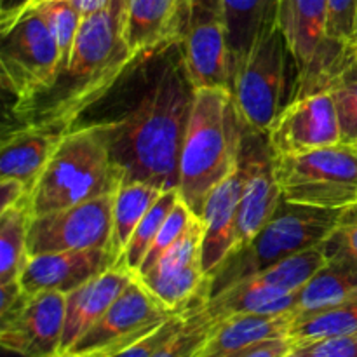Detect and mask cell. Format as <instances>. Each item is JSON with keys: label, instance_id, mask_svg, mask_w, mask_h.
<instances>
[{"label": "cell", "instance_id": "6da1fadb", "mask_svg": "<svg viewBox=\"0 0 357 357\" xmlns=\"http://www.w3.org/2000/svg\"><path fill=\"white\" fill-rule=\"evenodd\" d=\"M192 98L181 58L169 59L138 105L114 121L112 157L126 180L178 188Z\"/></svg>", "mask_w": 357, "mask_h": 357}, {"label": "cell", "instance_id": "7a4b0ae2", "mask_svg": "<svg viewBox=\"0 0 357 357\" xmlns=\"http://www.w3.org/2000/svg\"><path fill=\"white\" fill-rule=\"evenodd\" d=\"M124 17L126 0H108L103 9L82 17L70 63L58 82L17 112L28 117L24 124L68 132L73 122L138 61L126 42Z\"/></svg>", "mask_w": 357, "mask_h": 357}, {"label": "cell", "instance_id": "3957f363", "mask_svg": "<svg viewBox=\"0 0 357 357\" xmlns=\"http://www.w3.org/2000/svg\"><path fill=\"white\" fill-rule=\"evenodd\" d=\"M244 124L225 87L194 89L180 160V197L201 218L211 192L241 166Z\"/></svg>", "mask_w": 357, "mask_h": 357}, {"label": "cell", "instance_id": "277c9868", "mask_svg": "<svg viewBox=\"0 0 357 357\" xmlns=\"http://www.w3.org/2000/svg\"><path fill=\"white\" fill-rule=\"evenodd\" d=\"M114 121L70 129L30 192L31 216L117 190L124 173L112 157Z\"/></svg>", "mask_w": 357, "mask_h": 357}, {"label": "cell", "instance_id": "5b68a950", "mask_svg": "<svg viewBox=\"0 0 357 357\" xmlns=\"http://www.w3.org/2000/svg\"><path fill=\"white\" fill-rule=\"evenodd\" d=\"M344 211L345 209L330 211L282 201L260 232L246 246L230 253L209 275V298L293 255L323 244L331 236Z\"/></svg>", "mask_w": 357, "mask_h": 357}, {"label": "cell", "instance_id": "8992f818", "mask_svg": "<svg viewBox=\"0 0 357 357\" xmlns=\"http://www.w3.org/2000/svg\"><path fill=\"white\" fill-rule=\"evenodd\" d=\"M61 75L59 49L44 17L23 7L13 9L2 21L0 77L16 98L21 112L54 87Z\"/></svg>", "mask_w": 357, "mask_h": 357}, {"label": "cell", "instance_id": "52a82bcc", "mask_svg": "<svg viewBox=\"0 0 357 357\" xmlns=\"http://www.w3.org/2000/svg\"><path fill=\"white\" fill-rule=\"evenodd\" d=\"M274 159L284 201L330 211L357 204V143L340 142Z\"/></svg>", "mask_w": 357, "mask_h": 357}, {"label": "cell", "instance_id": "ba28073f", "mask_svg": "<svg viewBox=\"0 0 357 357\" xmlns=\"http://www.w3.org/2000/svg\"><path fill=\"white\" fill-rule=\"evenodd\" d=\"M279 28L296 72L291 100L326 91L354 51L328 35V0H281Z\"/></svg>", "mask_w": 357, "mask_h": 357}, {"label": "cell", "instance_id": "9c48e42d", "mask_svg": "<svg viewBox=\"0 0 357 357\" xmlns=\"http://www.w3.org/2000/svg\"><path fill=\"white\" fill-rule=\"evenodd\" d=\"M288 58H291L288 44L278 24L261 35L234 77V100L244 128L250 131L267 135L284 107Z\"/></svg>", "mask_w": 357, "mask_h": 357}, {"label": "cell", "instance_id": "30bf717a", "mask_svg": "<svg viewBox=\"0 0 357 357\" xmlns=\"http://www.w3.org/2000/svg\"><path fill=\"white\" fill-rule=\"evenodd\" d=\"M117 190L31 218L28 255L73 250H110Z\"/></svg>", "mask_w": 357, "mask_h": 357}, {"label": "cell", "instance_id": "8fae6325", "mask_svg": "<svg viewBox=\"0 0 357 357\" xmlns=\"http://www.w3.org/2000/svg\"><path fill=\"white\" fill-rule=\"evenodd\" d=\"M65 317V293H26L0 317V344L21 357H54L61 349Z\"/></svg>", "mask_w": 357, "mask_h": 357}, {"label": "cell", "instance_id": "7c38bea8", "mask_svg": "<svg viewBox=\"0 0 357 357\" xmlns=\"http://www.w3.org/2000/svg\"><path fill=\"white\" fill-rule=\"evenodd\" d=\"M174 314L180 312H171L166 309L145 288L138 275H135L131 284L117 296L110 309L70 349V352L87 354L100 351H121L138 338L145 337L149 331Z\"/></svg>", "mask_w": 357, "mask_h": 357}, {"label": "cell", "instance_id": "4fadbf2b", "mask_svg": "<svg viewBox=\"0 0 357 357\" xmlns=\"http://www.w3.org/2000/svg\"><path fill=\"white\" fill-rule=\"evenodd\" d=\"M241 167L244 171V187L236 250L246 246L284 201L275 174L274 152L265 132H255L244 128Z\"/></svg>", "mask_w": 357, "mask_h": 357}, {"label": "cell", "instance_id": "5bb4252c", "mask_svg": "<svg viewBox=\"0 0 357 357\" xmlns=\"http://www.w3.org/2000/svg\"><path fill=\"white\" fill-rule=\"evenodd\" d=\"M275 157L296 155L342 142L335 101L328 91L289 100L267 131Z\"/></svg>", "mask_w": 357, "mask_h": 357}, {"label": "cell", "instance_id": "9a60e30c", "mask_svg": "<svg viewBox=\"0 0 357 357\" xmlns=\"http://www.w3.org/2000/svg\"><path fill=\"white\" fill-rule=\"evenodd\" d=\"M110 250H73L44 253L28 258L21 274V286L28 295L38 291H59L68 295L96 275L115 267Z\"/></svg>", "mask_w": 357, "mask_h": 357}, {"label": "cell", "instance_id": "2e32d148", "mask_svg": "<svg viewBox=\"0 0 357 357\" xmlns=\"http://www.w3.org/2000/svg\"><path fill=\"white\" fill-rule=\"evenodd\" d=\"M181 45V63L192 89L232 91V63L222 17L202 16L188 21Z\"/></svg>", "mask_w": 357, "mask_h": 357}, {"label": "cell", "instance_id": "e0dca14e", "mask_svg": "<svg viewBox=\"0 0 357 357\" xmlns=\"http://www.w3.org/2000/svg\"><path fill=\"white\" fill-rule=\"evenodd\" d=\"M187 24V0H126V42L138 59L181 44Z\"/></svg>", "mask_w": 357, "mask_h": 357}, {"label": "cell", "instance_id": "ac0fdd59", "mask_svg": "<svg viewBox=\"0 0 357 357\" xmlns=\"http://www.w3.org/2000/svg\"><path fill=\"white\" fill-rule=\"evenodd\" d=\"M243 187L244 171L239 166V169L222 181L206 201L201 220L204 222L202 268L208 278L237 246V223Z\"/></svg>", "mask_w": 357, "mask_h": 357}, {"label": "cell", "instance_id": "d6986e66", "mask_svg": "<svg viewBox=\"0 0 357 357\" xmlns=\"http://www.w3.org/2000/svg\"><path fill=\"white\" fill-rule=\"evenodd\" d=\"M135 275L128 268L112 267L66 295L65 330L59 352H68L100 321Z\"/></svg>", "mask_w": 357, "mask_h": 357}, {"label": "cell", "instance_id": "ffe728a7", "mask_svg": "<svg viewBox=\"0 0 357 357\" xmlns=\"http://www.w3.org/2000/svg\"><path fill=\"white\" fill-rule=\"evenodd\" d=\"M66 132L23 124L3 136L0 149V176L23 181L30 192L51 160Z\"/></svg>", "mask_w": 357, "mask_h": 357}, {"label": "cell", "instance_id": "44dd1931", "mask_svg": "<svg viewBox=\"0 0 357 357\" xmlns=\"http://www.w3.org/2000/svg\"><path fill=\"white\" fill-rule=\"evenodd\" d=\"M281 0H222V21L234 77L261 35L279 24Z\"/></svg>", "mask_w": 357, "mask_h": 357}, {"label": "cell", "instance_id": "7402d4cb", "mask_svg": "<svg viewBox=\"0 0 357 357\" xmlns=\"http://www.w3.org/2000/svg\"><path fill=\"white\" fill-rule=\"evenodd\" d=\"M296 300H298V291H282L250 278L211 296L202 305V309L213 321L220 323L229 317L244 316V314H264V316L295 314Z\"/></svg>", "mask_w": 357, "mask_h": 357}, {"label": "cell", "instance_id": "603a6c76", "mask_svg": "<svg viewBox=\"0 0 357 357\" xmlns=\"http://www.w3.org/2000/svg\"><path fill=\"white\" fill-rule=\"evenodd\" d=\"M295 314H244L216 324L201 357H227L255 344L289 337Z\"/></svg>", "mask_w": 357, "mask_h": 357}, {"label": "cell", "instance_id": "cb8c5ba5", "mask_svg": "<svg viewBox=\"0 0 357 357\" xmlns=\"http://www.w3.org/2000/svg\"><path fill=\"white\" fill-rule=\"evenodd\" d=\"M357 295V261L349 257L328 258L326 265L298 291L295 316L319 312Z\"/></svg>", "mask_w": 357, "mask_h": 357}, {"label": "cell", "instance_id": "d4e9b609", "mask_svg": "<svg viewBox=\"0 0 357 357\" xmlns=\"http://www.w3.org/2000/svg\"><path fill=\"white\" fill-rule=\"evenodd\" d=\"M162 188L136 180H122L115 194L114 230H112L110 251L115 257V267L124 255L126 246L131 241L136 227L150 211L157 199L162 195Z\"/></svg>", "mask_w": 357, "mask_h": 357}, {"label": "cell", "instance_id": "484cf974", "mask_svg": "<svg viewBox=\"0 0 357 357\" xmlns=\"http://www.w3.org/2000/svg\"><path fill=\"white\" fill-rule=\"evenodd\" d=\"M30 202L0 213V284L17 282L28 264V232L31 223Z\"/></svg>", "mask_w": 357, "mask_h": 357}, {"label": "cell", "instance_id": "4316f807", "mask_svg": "<svg viewBox=\"0 0 357 357\" xmlns=\"http://www.w3.org/2000/svg\"><path fill=\"white\" fill-rule=\"evenodd\" d=\"M347 335H357V295L331 309L295 316L289 331V338L295 345Z\"/></svg>", "mask_w": 357, "mask_h": 357}, {"label": "cell", "instance_id": "83f0119b", "mask_svg": "<svg viewBox=\"0 0 357 357\" xmlns=\"http://www.w3.org/2000/svg\"><path fill=\"white\" fill-rule=\"evenodd\" d=\"M326 261L328 255L323 244H319V246L310 248L302 253L293 255V257L286 258V260L279 261V264L272 265V267L265 268V271L258 272L251 278L264 282V284L282 289V291L295 293L300 291L326 265Z\"/></svg>", "mask_w": 357, "mask_h": 357}, {"label": "cell", "instance_id": "f1b7e54d", "mask_svg": "<svg viewBox=\"0 0 357 357\" xmlns=\"http://www.w3.org/2000/svg\"><path fill=\"white\" fill-rule=\"evenodd\" d=\"M178 201H180V190L178 188H169V190L162 192V195L157 199L155 204L145 215V218L136 227L135 234H132L131 241L126 246V251L117 267L128 268V271L135 272V274L139 271L146 255H149L150 248H152L153 241H155L157 234H159L160 227L166 222L171 209L176 206Z\"/></svg>", "mask_w": 357, "mask_h": 357}, {"label": "cell", "instance_id": "f546056e", "mask_svg": "<svg viewBox=\"0 0 357 357\" xmlns=\"http://www.w3.org/2000/svg\"><path fill=\"white\" fill-rule=\"evenodd\" d=\"M326 91L335 101L342 142L357 143V49L331 77Z\"/></svg>", "mask_w": 357, "mask_h": 357}, {"label": "cell", "instance_id": "4dcf8cb0", "mask_svg": "<svg viewBox=\"0 0 357 357\" xmlns=\"http://www.w3.org/2000/svg\"><path fill=\"white\" fill-rule=\"evenodd\" d=\"M23 7V6H20ZM26 10H35L44 17L54 37L59 49V61H61V73L65 72L72 56L73 44H75L77 33H79L82 16L75 9L70 0H52V2L38 3L35 7H23ZM61 77V75H59Z\"/></svg>", "mask_w": 357, "mask_h": 357}, {"label": "cell", "instance_id": "1f68e13d", "mask_svg": "<svg viewBox=\"0 0 357 357\" xmlns=\"http://www.w3.org/2000/svg\"><path fill=\"white\" fill-rule=\"evenodd\" d=\"M216 321L201 307L187 312L183 326L155 352L153 357H201L216 328Z\"/></svg>", "mask_w": 357, "mask_h": 357}, {"label": "cell", "instance_id": "d6a6232c", "mask_svg": "<svg viewBox=\"0 0 357 357\" xmlns=\"http://www.w3.org/2000/svg\"><path fill=\"white\" fill-rule=\"evenodd\" d=\"M202 241H204V222L195 216L183 236L162 255V258L149 272L142 275L169 274L194 264H202Z\"/></svg>", "mask_w": 357, "mask_h": 357}, {"label": "cell", "instance_id": "836d02e7", "mask_svg": "<svg viewBox=\"0 0 357 357\" xmlns=\"http://www.w3.org/2000/svg\"><path fill=\"white\" fill-rule=\"evenodd\" d=\"M194 218L195 215L188 209V206L185 204L180 197V201H178L176 206L171 209L169 216H167L166 222H164L162 227H160L159 234H157L155 241H153L145 261H143V265L139 267V271L136 272V274L142 275L145 274V272H149L150 268H152L160 258H162V255L166 253V251L169 250V248L173 246L181 236H183L185 230L188 229V225H190Z\"/></svg>", "mask_w": 357, "mask_h": 357}, {"label": "cell", "instance_id": "e575fe53", "mask_svg": "<svg viewBox=\"0 0 357 357\" xmlns=\"http://www.w3.org/2000/svg\"><path fill=\"white\" fill-rule=\"evenodd\" d=\"M185 319H187V312L174 314L169 319H166L159 326L153 328L152 331H149L145 337L138 338L131 345L124 347L122 351L115 352L110 357H153L155 352L183 326Z\"/></svg>", "mask_w": 357, "mask_h": 357}, {"label": "cell", "instance_id": "d590c367", "mask_svg": "<svg viewBox=\"0 0 357 357\" xmlns=\"http://www.w3.org/2000/svg\"><path fill=\"white\" fill-rule=\"evenodd\" d=\"M357 0H328V35L335 42L354 47ZM356 49V47H354Z\"/></svg>", "mask_w": 357, "mask_h": 357}, {"label": "cell", "instance_id": "8d00e7d4", "mask_svg": "<svg viewBox=\"0 0 357 357\" xmlns=\"http://www.w3.org/2000/svg\"><path fill=\"white\" fill-rule=\"evenodd\" d=\"M323 248L328 258L342 255L357 261V204L342 213L337 227L324 241Z\"/></svg>", "mask_w": 357, "mask_h": 357}, {"label": "cell", "instance_id": "74e56055", "mask_svg": "<svg viewBox=\"0 0 357 357\" xmlns=\"http://www.w3.org/2000/svg\"><path fill=\"white\" fill-rule=\"evenodd\" d=\"M298 347L305 349L310 357H357V335L326 338Z\"/></svg>", "mask_w": 357, "mask_h": 357}, {"label": "cell", "instance_id": "f35d334b", "mask_svg": "<svg viewBox=\"0 0 357 357\" xmlns=\"http://www.w3.org/2000/svg\"><path fill=\"white\" fill-rule=\"evenodd\" d=\"M293 349H295V344L291 342V338L286 337L260 342V344H255L251 347L237 351L227 357H282L284 354H288L289 351H293Z\"/></svg>", "mask_w": 357, "mask_h": 357}, {"label": "cell", "instance_id": "ab89813d", "mask_svg": "<svg viewBox=\"0 0 357 357\" xmlns=\"http://www.w3.org/2000/svg\"><path fill=\"white\" fill-rule=\"evenodd\" d=\"M30 197V188L16 178L0 176V213L21 204Z\"/></svg>", "mask_w": 357, "mask_h": 357}, {"label": "cell", "instance_id": "60d3db41", "mask_svg": "<svg viewBox=\"0 0 357 357\" xmlns=\"http://www.w3.org/2000/svg\"><path fill=\"white\" fill-rule=\"evenodd\" d=\"M187 3L188 21L202 16L222 17V0H187Z\"/></svg>", "mask_w": 357, "mask_h": 357}, {"label": "cell", "instance_id": "b9f144b4", "mask_svg": "<svg viewBox=\"0 0 357 357\" xmlns=\"http://www.w3.org/2000/svg\"><path fill=\"white\" fill-rule=\"evenodd\" d=\"M70 2L75 6V9L79 10L80 16L87 17L91 16V14L103 9V7L108 3V0H70Z\"/></svg>", "mask_w": 357, "mask_h": 357}, {"label": "cell", "instance_id": "7bdbcfd3", "mask_svg": "<svg viewBox=\"0 0 357 357\" xmlns=\"http://www.w3.org/2000/svg\"><path fill=\"white\" fill-rule=\"evenodd\" d=\"M122 351V349H121ZM119 351H100V352H87V354H80V352H59L54 357H110Z\"/></svg>", "mask_w": 357, "mask_h": 357}, {"label": "cell", "instance_id": "ee69618b", "mask_svg": "<svg viewBox=\"0 0 357 357\" xmlns=\"http://www.w3.org/2000/svg\"><path fill=\"white\" fill-rule=\"evenodd\" d=\"M282 357H310L307 354V351L303 347H298V345H295V349L293 351H289L288 354H284Z\"/></svg>", "mask_w": 357, "mask_h": 357}, {"label": "cell", "instance_id": "f6af8a7d", "mask_svg": "<svg viewBox=\"0 0 357 357\" xmlns=\"http://www.w3.org/2000/svg\"><path fill=\"white\" fill-rule=\"evenodd\" d=\"M44 2H52V0H26V2H23L21 6H23V7H35V6H38V3H44Z\"/></svg>", "mask_w": 357, "mask_h": 357}, {"label": "cell", "instance_id": "bcb514c9", "mask_svg": "<svg viewBox=\"0 0 357 357\" xmlns=\"http://www.w3.org/2000/svg\"><path fill=\"white\" fill-rule=\"evenodd\" d=\"M354 47L357 49V30H356V44H354Z\"/></svg>", "mask_w": 357, "mask_h": 357}]
</instances>
